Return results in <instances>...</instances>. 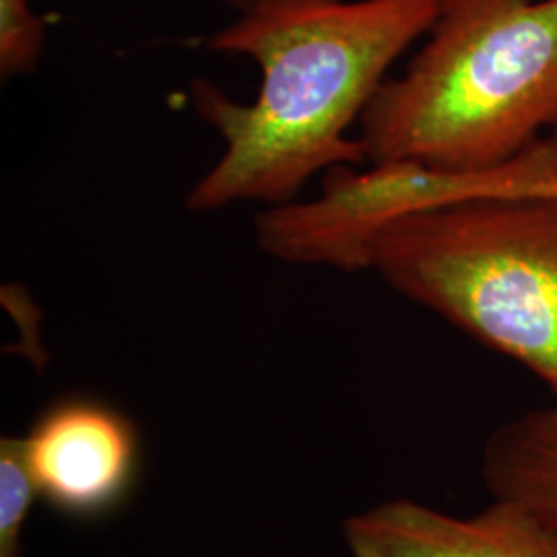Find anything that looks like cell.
Returning <instances> with one entry per match:
<instances>
[{"label": "cell", "instance_id": "obj_1", "mask_svg": "<svg viewBox=\"0 0 557 557\" xmlns=\"http://www.w3.org/2000/svg\"><path fill=\"white\" fill-rule=\"evenodd\" d=\"M442 0H257L205 48L259 64L260 89L239 103L197 79L190 100L225 149L193 186L197 213L234 202L277 207L319 172L361 165L351 124L388 79L398 57L423 38Z\"/></svg>", "mask_w": 557, "mask_h": 557}, {"label": "cell", "instance_id": "obj_6", "mask_svg": "<svg viewBox=\"0 0 557 557\" xmlns=\"http://www.w3.org/2000/svg\"><path fill=\"white\" fill-rule=\"evenodd\" d=\"M354 557H557V533L508 499L471 518L395 499L345 522Z\"/></svg>", "mask_w": 557, "mask_h": 557}, {"label": "cell", "instance_id": "obj_9", "mask_svg": "<svg viewBox=\"0 0 557 557\" xmlns=\"http://www.w3.org/2000/svg\"><path fill=\"white\" fill-rule=\"evenodd\" d=\"M48 23L34 13L32 0H0V75H32L46 48Z\"/></svg>", "mask_w": 557, "mask_h": 557}, {"label": "cell", "instance_id": "obj_7", "mask_svg": "<svg viewBox=\"0 0 557 557\" xmlns=\"http://www.w3.org/2000/svg\"><path fill=\"white\" fill-rule=\"evenodd\" d=\"M481 473L494 499L515 502L557 533V400L499 425Z\"/></svg>", "mask_w": 557, "mask_h": 557}, {"label": "cell", "instance_id": "obj_5", "mask_svg": "<svg viewBox=\"0 0 557 557\" xmlns=\"http://www.w3.org/2000/svg\"><path fill=\"white\" fill-rule=\"evenodd\" d=\"M23 455L38 496L64 517H108L139 475V434L96 398H62L36 419Z\"/></svg>", "mask_w": 557, "mask_h": 557}, {"label": "cell", "instance_id": "obj_11", "mask_svg": "<svg viewBox=\"0 0 557 557\" xmlns=\"http://www.w3.org/2000/svg\"><path fill=\"white\" fill-rule=\"evenodd\" d=\"M554 135H556V137H557V131H556V133H554Z\"/></svg>", "mask_w": 557, "mask_h": 557}, {"label": "cell", "instance_id": "obj_3", "mask_svg": "<svg viewBox=\"0 0 557 557\" xmlns=\"http://www.w3.org/2000/svg\"><path fill=\"white\" fill-rule=\"evenodd\" d=\"M370 269L557 398V195L465 200L384 227Z\"/></svg>", "mask_w": 557, "mask_h": 557}, {"label": "cell", "instance_id": "obj_8", "mask_svg": "<svg viewBox=\"0 0 557 557\" xmlns=\"http://www.w3.org/2000/svg\"><path fill=\"white\" fill-rule=\"evenodd\" d=\"M38 496L29 475L23 440L0 442V557H20L21 531Z\"/></svg>", "mask_w": 557, "mask_h": 557}, {"label": "cell", "instance_id": "obj_4", "mask_svg": "<svg viewBox=\"0 0 557 557\" xmlns=\"http://www.w3.org/2000/svg\"><path fill=\"white\" fill-rule=\"evenodd\" d=\"M337 165L308 202L267 207L255 220L260 250L292 264L345 273L370 269L372 242L391 223L465 200L557 195V137L552 133L517 160L492 170L455 172L419 161H382L370 170Z\"/></svg>", "mask_w": 557, "mask_h": 557}, {"label": "cell", "instance_id": "obj_10", "mask_svg": "<svg viewBox=\"0 0 557 557\" xmlns=\"http://www.w3.org/2000/svg\"><path fill=\"white\" fill-rule=\"evenodd\" d=\"M220 2H223V4H227L230 9H234V11H238V13H242V11H246L252 2H257V0H220Z\"/></svg>", "mask_w": 557, "mask_h": 557}, {"label": "cell", "instance_id": "obj_2", "mask_svg": "<svg viewBox=\"0 0 557 557\" xmlns=\"http://www.w3.org/2000/svg\"><path fill=\"white\" fill-rule=\"evenodd\" d=\"M557 131V0H442L425 44L359 119L372 163L455 172L517 160Z\"/></svg>", "mask_w": 557, "mask_h": 557}]
</instances>
